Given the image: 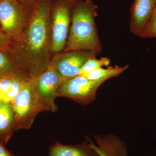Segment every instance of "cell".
I'll use <instances>...</instances> for the list:
<instances>
[{
    "instance_id": "3",
    "label": "cell",
    "mask_w": 156,
    "mask_h": 156,
    "mask_svg": "<svg viewBox=\"0 0 156 156\" xmlns=\"http://www.w3.org/2000/svg\"><path fill=\"white\" fill-rule=\"evenodd\" d=\"M33 11L17 0L0 1L1 30L17 41L29 22Z\"/></svg>"
},
{
    "instance_id": "10",
    "label": "cell",
    "mask_w": 156,
    "mask_h": 156,
    "mask_svg": "<svg viewBox=\"0 0 156 156\" xmlns=\"http://www.w3.org/2000/svg\"><path fill=\"white\" fill-rule=\"evenodd\" d=\"M156 7V0H134L131 9L130 29L139 36L149 21Z\"/></svg>"
},
{
    "instance_id": "22",
    "label": "cell",
    "mask_w": 156,
    "mask_h": 156,
    "mask_svg": "<svg viewBox=\"0 0 156 156\" xmlns=\"http://www.w3.org/2000/svg\"><path fill=\"white\" fill-rule=\"evenodd\" d=\"M0 30H1V25H0Z\"/></svg>"
},
{
    "instance_id": "11",
    "label": "cell",
    "mask_w": 156,
    "mask_h": 156,
    "mask_svg": "<svg viewBox=\"0 0 156 156\" xmlns=\"http://www.w3.org/2000/svg\"><path fill=\"white\" fill-rule=\"evenodd\" d=\"M83 142L64 144L56 141L49 148L48 156H99L89 145L87 137Z\"/></svg>"
},
{
    "instance_id": "18",
    "label": "cell",
    "mask_w": 156,
    "mask_h": 156,
    "mask_svg": "<svg viewBox=\"0 0 156 156\" xmlns=\"http://www.w3.org/2000/svg\"><path fill=\"white\" fill-rule=\"evenodd\" d=\"M13 77H0V100L4 101L7 96L11 87Z\"/></svg>"
},
{
    "instance_id": "6",
    "label": "cell",
    "mask_w": 156,
    "mask_h": 156,
    "mask_svg": "<svg viewBox=\"0 0 156 156\" xmlns=\"http://www.w3.org/2000/svg\"><path fill=\"white\" fill-rule=\"evenodd\" d=\"M108 78L90 80L79 75L65 80L56 92V97L72 99L83 105H87L95 100L98 90Z\"/></svg>"
},
{
    "instance_id": "1",
    "label": "cell",
    "mask_w": 156,
    "mask_h": 156,
    "mask_svg": "<svg viewBox=\"0 0 156 156\" xmlns=\"http://www.w3.org/2000/svg\"><path fill=\"white\" fill-rule=\"evenodd\" d=\"M51 0H37L29 22L9 50L15 64L30 80L44 72L53 56Z\"/></svg>"
},
{
    "instance_id": "16",
    "label": "cell",
    "mask_w": 156,
    "mask_h": 156,
    "mask_svg": "<svg viewBox=\"0 0 156 156\" xmlns=\"http://www.w3.org/2000/svg\"><path fill=\"white\" fill-rule=\"evenodd\" d=\"M28 81L25 80L21 78L13 77L11 80V87L4 101L11 103L12 101L18 95L25 83Z\"/></svg>"
},
{
    "instance_id": "15",
    "label": "cell",
    "mask_w": 156,
    "mask_h": 156,
    "mask_svg": "<svg viewBox=\"0 0 156 156\" xmlns=\"http://www.w3.org/2000/svg\"><path fill=\"white\" fill-rule=\"evenodd\" d=\"M110 64V59L108 57H101L98 59L96 57L90 58L82 66L80 75L90 72L102 68L104 66H108Z\"/></svg>"
},
{
    "instance_id": "12",
    "label": "cell",
    "mask_w": 156,
    "mask_h": 156,
    "mask_svg": "<svg viewBox=\"0 0 156 156\" xmlns=\"http://www.w3.org/2000/svg\"><path fill=\"white\" fill-rule=\"evenodd\" d=\"M15 132V115L11 104L0 100V144L6 146Z\"/></svg>"
},
{
    "instance_id": "8",
    "label": "cell",
    "mask_w": 156,
    "mask_h": 156,
    "mask_svg": "<svg viewBox=\"0 0 156 156\" xmlns=\"http://www.w3.org/2000/svg\"><path fill=\"white\" fill-rule=\"evenodd\" d=\"M96 56L95 53L89 50L63 51L53 55L50 67L66 80L80 75L83 65L89 59Z\"/></svg>"
},
{
    "instance_id": "23",
    "label": "cell",
    "mask_w": 156,
    "mask_h": 156,
    "mask_svg": "<svg viewBox=\"0 0 156 156\" xmlns=\"http://www.w3.org/2000/svg\"><path fill=\"white\" fill-rule=\"evenodd\" d=\"M2 1V0H0V1Z\"/></svg>"
},
{
    "instance_id": "13",
    "label": "cell",
    "mask_w": 156,
    "mask_h": 156,
    "mask_svg": "<svg viewBox=\"0 0 156 156\" xmlns=\"http://www.w3.org/2000/svg\"><path fill=\"white\" fill-rule=\"evenodd\" d=\"M14 76L30 81L12 60L9 52L0 51V77Z\"/></svg>"
},
{
    "instance_id": "4",
    "label": "cell",
    "mask_w": 156,
    "mask_h": 156,
    "mask_svg": "<svg viewBox=\"0 0 156 156\" xmlns=\"http://www.w3.org/2000/svg\"><path fill=\"white\" fill-rule=\"evenodd\" d=\"M76 0H51L50 16L53 55L65 48Z\"/></svg>"
},
{
    "instance_id": "2",
    "label": "cell",
    "mask_w": 156,
    "mask_h": 156,
    "mask_svg": "<svg viewBox=\"0 0 156 156\" xmlns=\"http://www.w3.org/2000/svg\"><path fill=\"white\" fill-rule=\"evenodd\" d=\"M98 9L92 0H76L72 11L69 33L63 51L87 50L96 55L101 53L102 44L95 23Z\"/></svg>"
},
{
    "instance_id": "19",
    "label": "cell",
    "mask_w": 156,
    "mask_h": 156,
    "mask_svg": "<svg viewBox=\"0 0 156 156\" xmlns=\"http://www.w3.org/2000/svg\"><path fill=\"white\" fill-rule=\"evenodd\" d=\"M14 41L11 37L0 30V51L9 52Z\"/></svg>"
},
{
    "instance_id": "20",
    "label": "cell",
    "mask_w": 156,
    "mask_h": 156,
    "mask_svg": "<svg viewBox=\"0 0 156 156\" xmlns=\"http://www.w3.org/2000/svg\"><path fill=\"white\" fill-rule=\"evenodd\" d=\"M0 156H16L12 152L9 150L5 146L0 144Z\"/></svg>"
},
{
    "instance_id": "17",
    "label": "cell",
    "mask_w": 156,
    "mask_h": 156,
    "mask_svg": "<svg viewBox=\"0 0 156 156\" xmlns=\"http://www.w3.org/2000/svg\"><path fill=\"white\" fill-rule=\"evenodd\" d=\"M139 37L142 38L156 37V7L149 21Z\"/></svg>"
},
{
    "instance_id": "7",
    "label": "cell",
    "mask_w": 156,
    "mask_h": 156,
    "mask_svg": "<svg viewBox=\"0 0 156 156\" xmlns=\"http://www.w3.org/2000/svg\"><path fill=\"white\" fill-rule=\"evenodd\" d=\"M15 115V131L31 128L40 113L31 80L26 82L11 102Z\"/></svg>"
},
{
    "instance_id": "21",
    "label": "cell",
    "mask_w": 156,
    "mask_h": 156,
    "mask_svg": "<svg viewBox=\"0 0 156 156\" xmlns=\"http://www.w3.org/2000/svg\"><path fill=\"white\" fill-rule=\"evenodd\" d=\"M25 6L33 9L37 0H17Z\"/></svg>"
},
{
    "instance_id": "5",
    "label": "cell",
    "mask_w": 156,
    "mask_h": 156,
    "mask_svg": "<svg viewBox=\"0 0 156 156\" xmlns=\"http://www.w3.org/2000/svg\"><path fill=\"white\" fill-rule=\"evenodd\" d=\"M65 80L55 70L50 66L38 77L31 80L40 113L57 111L58 107L55 102L57 98L56 92Z\"/></svg>"
},
{
    "instance_id": "9",
    "label": "cell",
    "mask_w": 156,
    "mask_h": 156,
    "mask_svg": "<svg viewBox=\"0 0 156 156\" xmlns=\"http://www.w3.org/2000/svg\"><path fill=\"white\" fill-rule=\"evenodd\" d=\"M90 147L99 156H129L127 144L119 136L108 133L93 136L95 143L88 136Z\"/></svg>"
},
{
    "instance_id": "14",
    "label": "cell",
    "mask_w": 156,
    "mask_h": 156,
    "mask_svg": "<svg viewBox=\"0 0 156 156\" xmlns=\"http://www.w3.org/2000/svg\"><path fill=\"white\" fill-rule=\"evenodd\" d=\"M129 67L128 64L125 66H116L115 67H108L105 69L101 68L95 71L86 73L80 75L83 76L90 80H98L103 78H111L115 77L120 75L121 74L128 69Z\"/></svg>"
}]
</instances>
